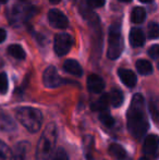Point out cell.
Here are the masks:
<instances>
[{
	"instance_id": "1",
	"label": "cell",
	"mask_w": 159,
	"mask_h": 160,
	"mask_svg": "<svg viewBox=\"0 0 159 160\" xmlns=\"http://www.w3.org/2000/svg\"><path fill=\"white\" fill-rule=\"evenodd\" d=\"M127 130L130 134L136 139H142L148 130L145 101L141 94H135L131 100V105L127 110Z\"/></svg>"
},
{
	"instance_id": "2",
	"label": "cell",
	"mask_w": 159,
	"mask_h": 160,
	"mask_svg": "<svg viewBox=\"0 0 159 160\" xmlns=\"http://www.w3.org/2000/svg\"><path fill=\"white\" fill-rule=\"evenodd\" d=\"M57 127L55 123H49L42 132L36 148V160H50L55 152L57 142Z\"/></svg>"
},
{
	"instance_id": "3",
	"label": "cell",
	"mask_w": 159,
	"mask_h": 160,
	"mask_svg": "<svg viewBox=\"0 0 159 160\" xmlns=\"http://www.w3.org/2000/svg\"><path fill=\"white\" fill-rule=\"evenodd\" d=\"M17 118L28 132L36 133L42 127V114L39 109L33 107H21L17 111Z\"/></svg>"
},
{
	"instance_id": "4",
	"label": "cell",
	"mask_w": 159,
	"mask_h": 160,
	"mask_svg": "<svg viewBox=\"0 0 159 160\" xmlns=\"http://www.w3.org/2000/svg\"><path fill=\"white\" fill-rule=\"evenodd\" d=\"M35 13V8L25 1H17L8 10L9 21L13 25H19L27 21Z\"/></svg>"
},
{
	"instance_id": "5",
	"label": "cell",
	"mask_w": 159,
	"mask_h": 160,
	"mask_svg": "<svg viewBox=\"0 0 159 160\" xmlns=\"http://www.w3.org/2000/svg\"><path fill=\"white\" fill-rule=\"evenodd\" d=\"M109 47L107 55L111 60H115L120 57L123 51V39L121 36L119 25H112L109 30Z\"/></svg>"
},
{
	"instance_id": "6",
	"label": "cell",
	"mask_w": 159,
	"mask_h": 160,
	"mask_svg": "<svg viewBox=\"0 0 159 160\" xmlns=\"http://www.w3.org/2000/svg\"><path fill=\"white\" fill-rule=\"evenodd\" d=\"M73 46V38L67 33H60L56 35L53 42V50L59 57L67 55Z\"/></svg>"
},
{
	"instance_id": "7",
	"label": "cell",
	"mask_w": 159,
	"mask_h": 160,
	"mask_svg": "<svg viewBox=\"0 0 159 160\" xmlns=\"http://www.w3.org/2000/svg\"><path fill=\"white\" fill-rule=\"evenodd\" d=\"M42 81H44V85L47 88H56L63 83L57 69L52 65H50L45 70L44 75H42Z\"/></svg>"
},
{
	"instance_id": "8",
	"label": "cell",
	"mask_w": 159,
	"mask_h": 160,
	"mask_svg": "<svg viewBox=\"0 0 159 160\" xmlns=\"http://www.w3.org/2000/svg\"><path fill=\"white\" fill-rule=\"evenodd\" d=\"M48 20L49 23L52 28H59V30H64L69 26V20L61 11L57 9H51L48 12Z\"/></svg>"
},
{
	"instance_id": "9",
	"label": "cell",
	"mask_w": 159,
	"mask_h": 160,
	"mask_svg": "<svg viewBox=\"0 0 159 160\" xmlns=\"http://www.w3.org/2000/svg\"><path fill=\"white\" fill-rule=\"evenodd\" d=\"M143 152L146 157L151 159L157 158L158 152V137L155 134H151L145 138L143 145Z\"/></svg>"
},
{
	"instance_id": "10",
	"label": "cell",
	"mask_w": 159,
	"mask_h": 160,
	"mask_svg": "<svg viewBox=\"0 0 159 160\" xmlns=\"http://www.w3.org/2000/svg\"><path fill=\"white\" fill-rule=\"evenodd\" d=\"M87 88L91 93L93 94H99L104 91L105 88V82L99 75L96 74H91L87 78Z\"/></svg>"
},
{
	"instance_id": "11",
	"label": "cell",
	"mask_w": 159,
	"mask_h": 160,
	"mask_svg": "<svg viewBox=\"0 0 159 160\" xmlns=\"http://www.w3.org/2000/svg\"><path fill=\"white\" fill-rule=\"evenodd\" d=\"M118 74H119V78L121 80V82H122L125 86L132 88V87H134L136 85L137 78H136L135 73H134L133 71L127 70V69H119Z\"/></svg>"
},
{
	"instance_id": "12",
	"label": "cell",
	"mask_w": 159,
	"mask_h": 160,
	"mask_svg": "<svg viewBox=\"0 0 159 160\" xmlns=\"http://www.w3.org/2000/svg\"><path fill=\"white\" fill-rule=\"evenodd\" d=\"M17 130V123L7 112L0 110V131L13 132Z\"/></svg>"
},
{
	"instance_id": "13",
	"label": "cell",
	"mask_w": 159,
	"mask_h": 160,
	"mask_svg": "<svg viewBox=\"0 0 159 160\" xmlns=\"http://www.w3.org/2000/svg\"><path fill=\"white\" fill-rule=\"evenodd\" d=\"M129 40L130 44L132 47L134 48H137V47H142L145 42V35L141 28H134L131 30L129 36Z\"/></svg>"
},
{
	"instance_id": "14",
	"label": "cell",
	"mask_w": 159,
	"mask_h": 160,
	"mask_svg": "<svg viewBox=\"0 0 159 160\" xmlns=\"http://www.w3.org/2000/svg\"><path fill=\"white\" fill-rule=\"evenodd\" d=\"M28 146H30V143L25 141L17 143L14 148V152L12 154V160H25Z\"/></svg>"
},
{
	"instance_id": "15",
	"label": "cell",
	"mask_w": 159,
	"mask_h": 160,
	"mask_svg": "<svg viewBox=\"0 0 159 160\" xmlns=\"http://www.w3.org/2000/svg\"><path fill=\"white\" fill-rule=\"evenodd\" d=\"M64 71H67L68 73L72 74L74 76H82L83 74V69L80 65V63L75 60H67L63 64Z\"/></svg>"
},
{
	"instance_id": "16",
	"label": "cell",
	"mask_w": 159,
	"mask_h": 160,
	"mask_svg": "<svg viewBox=\"0 0 159 160\" xmlns=\"http://www.w3.org/2000/svg\"><path fill=\"white\" fill-rule=\"evenodd\" d=\"M108 100L112 107H120L123 102V94L120 89L118 88H113L111 89V92L108 94Z\"/></svg>"
},
{
	"instance_id": "17",
	"label": "cell",
	"mask_w": 159,
	"mask_h": 160,
	"mask_svg": "<svg viewBox=\"0 0 159 160\" xmlns=\"http://www.w3.org/2000/svg\"><path fill=\"white\" fill-rule=\"evenodd\" d=\"M109 154L117 160H125L127 158V154L125 149L119 144H111L109 147Z\"/></svg>"
},
{
	"instance_id": "18",
	"label": "cell",
	"mask_w": 159,
	"mask_h": 160,
	"mask_svg": "<svg viewBox=\"0 0 159 160\" xmlns=\"http://www.w3.org/2000/svg\"><path fill=\"white\" fill-rule=\"evenodd\" d=\"M87 143H85V152H86V158L87 160H102V157L95 152L94 149V143L92 137H87L86 138Z\"/></svg>"
},
{
	"instance_id": "19",
	"label": "cell",
	"mask_w": 159,
	"mask_h": 160,
	"mask_svg": "<svg viewBox=\"0 0 159 160\" xmlns=\"http://www.w3.org/2000/svg\"><path fill=\"white\" fill-rule=\"evenodd\" d=\"M136 70L142 75H149L153 73V65L148 60H137L136 61Z\"/></svg>"
},
{
	"instance_id": "20",
	"label": "cell",
	"mask_w": 159,
	"mask_h": 160,
	"mask_svg": "<svg viewBox=\"0 0 159 160\" xmlns=\"http://www.w3.org/2000/svg\"><path fill=\"white\" fill-rule=\"evenodd\" d=\"M8 53L17 60H23L26 56L25 51L22 48V46H20V45H17V44H13V45H11V46H9Z\"/></svg>"
},
{
	"instance_id": "21",
	"label": "cell",
	"mask_w": 159,
	"mask_h": 160,
	"mask_svg": "<svg viewBox=\"0 0 159 160\" xmlns=\"http://www.w3.org/2000/svg\"><path fill=\"white\" fill-rule=\"evenodd\" d=\"M145 18H146V11L144 8H141V7L134 8V10L131 13V20L133 23H142V22H144Z\"/></svg>"
},
{
	"instance_id": "22",
	"label": "cell",
	"mask_w": 159,
	"mask_h": 160,
	"mask_svg": "<svg viewBox=\"0 0 159 160\" xmlns=\"http://www.w3.org/2000/svg\"><path fill=\"white\" fill-rule=\"evenodd\" d=\"M109 107V100H108V95H102L96 101L95 103L93 105V109L95 111L98 112H102V111H107Z\"/></svg>"
},
{
	"instance_id": "23",
	"label": "cell",
	"mask_w": 159,
	"mask_h": 160,
	"mask_svg": "<svg viewBox=\"0 0 159 160\" xmlns=\"http://www.w3.org/2000/svg\"><path fill=\"white\" fill-rule=\"evenodd\" d=\"M99 120L106 128H112L116 123L115 119L111 117V114L109 113L108 110L107 111L99 112Z\"/></svg>"
},
{
	"instance_id": "24",
	"label": "cell",
	"mask_w": 159,
	"mask_h": 160,
	"mask_svg": "<svg viewBox=\"0 0 159 160\" xmlns=\"http://www.w3.org/2000/svg\"><path fill=\"white\" fill-rule=\"evenodd\" d=\"M0 160H12V152L6 143L0 141Z\"/></svg>"
},
{
	"instance_id": "25",
	"label": "cell",
	"mask_w": 159,
	"mask_h": 160,
	"mask_svg": "<svg viewBox=\"0 0 159 160\" xmlns=\"http://www.w3.org/2000/svg\"><path fill=\"white\" fill-rule=\"evenodd\" d=\"M159 36V28L156 22H152L148 25V37L151 39H157Z\"/></svg>"
},
{
	"instance_id": "26",
	"label": "cell",
	"mask_w": 159,
	"mask_h": 160,
	"mask_svg": "<svg viewBox=\"0 0 159 160\" xmlns=\"http://www.w3.org/2000/svg\"><path fill=\"white\" fill-rule=\"evenodd\" d=\"M9 87L8 78L6 73H0V94H6Z\"/></svg>"
},
{
	"instance_id": "27",
	"label": "cell",
	"mask_w": 159,
	"mask_h": 160,
	"mask_svg": "<svg viewBox=\"0 0 159 160\" xmlns=\"http://www.w3.org/2000/svg\"><path fill=\"white\" fill-rule=\"evenodd\" d=\"M53 156H51V160H69L66 150L63 148H58L56 152H53Z\"/></svg>"
},
{
	"instance_id": "28",
	"label": "cell",
	"mask_w": 159,
	"mask_h": 160,
	"mask_svg": "<svg viewBox=\"0 0 159 160\" xmlns=\"http://www.w3.org/2000/svg\"><path fill=\"white\" fill-rule=\"evenodd\" d=\"M149 109H151V113L153 114L154 121H157L158 119V106H157V99L152 98L149 101Z\"/></svg>"
},
{
	"instance_id": "29",
	"label": "cell",
	"mask_w": 159,
	"mask_h": 160,
	"mask_svg": "<svg viewBox=\"0 0 159 160\" xmlns=\"http://www.w3.org/2000/svg\"><path fill=\"white\" fill-rule=\"evenodd\" d=\"M148 55L151 56V58H153L154 60H158L159 57V45H153L151 48L148 49Z\"/></svg>"
},
{
	"instance_id": "30",
	"label": "cell",
	"mask_w": 159,
	"mask_h": 160,
	"mask_svg": "<svg viewBox=\"0 0 159 160\" xmlns=\"http://www.w3.org/2000/svg\"><path fill=\"white\" fill-rule=\"evenodd\" d=\"M87 6L91 8H100L105 4L106 0H85Z\"/></svg>"
},
{
	"instance_id": "31",
	"label": "cell",
	"mask_w": 159,
	"mask_h": 160,
	"mask_svg": "<svg viewBox=\"0 0 159 160\" xmlns=\"http://www.w3.org/2000/svg\"><path fill=\"white\" fill-rule=\"evenodd\" d=\"M7 37V33L4 30H2V28H0V42H2L4 39H6Z\"/></svg>"
},
{
	"instance_id": "32",
	"label": "cell",
	"mask_w": 159,
	"mask_h": 160,
	"mask_svg": "<svg viewBox=\"0 0 159 160\" xmlns=\"http://www.w3.org/2000/svg\"><path fill=\"white\" fill-rule=\"evenodd\" d=\"M49 1H50V3H59L60 1H61V0H49Z\"/></svg>"
},
{
	"instance_id": "33",
	"label": "cell",
	"mask_w": 159,
	"mask_h": 160,
	"mask_svg": "<svg viewBox=\"0 0 159 160\" xmlns=\"http://www.w3.org/2000/svg\"><path fill=\"white\" fill-rule=\"evenodd\" d=\"M138 160H153V159H151V158H148V157H146V156H144V157H141Z\"/></svg>"
},
{
	"instance_id": "34",
	"label": "cell",
	"mask_w": 159,
	"mask_h": 160,
	"mask_svg": "<svg viewBox=\"0 0 159 160\" xmlns=\"http://www.w3.org/2000/svg\"><path fill=\"white\" fill-rule=\"evenodd\" d=\"M140 1L144 2V3H148V2H152L153 0H140Z\"/></svg>"
},
{
	"instance_id": "35",
	"label": "cell",
	"mask_w": 159,
	"mask_h": 160,
	"mask_svg": "<svg viewBox=\"0 0 159 160\" xmlns=\"http://www.w3.org/2000/svg\"><path fill=\"white\" fill-rule=\"evenodd\" d=\"M3 65V61H2V59H1V57H0V68Z\"/></svg>"
},
{
	"instance_id": "36",
	"label": "cell",
	"mask_w": 159,
	"mask_h": 160,
	"mask_svg": "<svg viewBox=\"0 0 159 160\" xmlns=\"http://www.w3.org/2000/svg\"><path fill=\"white\" fill-rule=\"evenodd\" d=\"M119 1H121V2H130V1H132V0H119Z\"/></svg>"
},
{
	"instance_id": "37",
	"label": "cell",
	"mask_w": 159,
	"mask_h": 160,
	"mask_svg": "<svg viewBox=\"0 0 159 160\" xmlns=\"http://www.w3.org/2000/svg\"><path fill=\"white\" fill-rule=\"evenodd\" d=\"M8 0H0V3H6Z\"/></svg>"
}]
</instances>
